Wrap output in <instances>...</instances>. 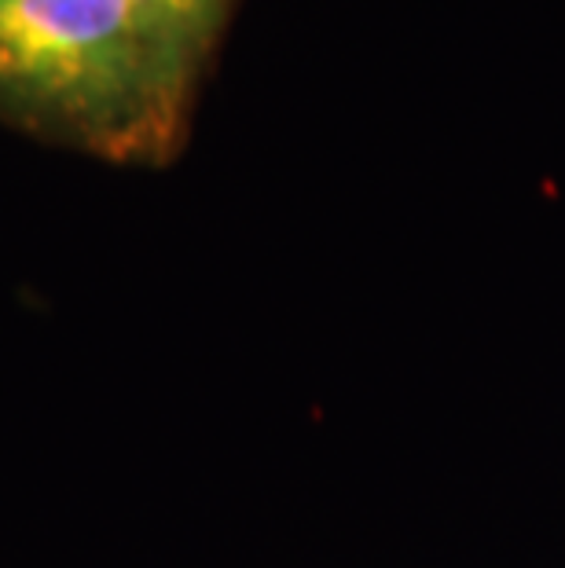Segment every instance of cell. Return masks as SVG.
<instances>
[{
  "label": "cell",
  "mask_w": 565,
  "mask_h": 568,
  "mask_svg": "<svg viewBox=\"0 0 565 568\" xmlns=\"http://www.w3.org/2000/svg\"><path fill=\"white\" fill-rule=\"evenodd\" d=\"M129 4L165 44L195 59V48L206 41L224 0H129Z\"/></svg>",
  "instance_id": "7a4b0ae2"
},
{
  "label": "cell",
  "mask_w": 565,
  "mask_h": 568,
  "mask_svg": "<svg viewBox=\"0 0 565 568\" xmlns=\"http://www.w3.org/2000/svg\"><path fill=\"white\" fill-rule=\"evenodd\" d=\"M191 55L129 0H0V106L111 159L173 148Z\"/></svg>",
  "instance_id": "6da1fadb"
}]
</instances>
